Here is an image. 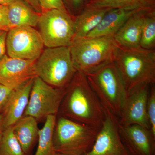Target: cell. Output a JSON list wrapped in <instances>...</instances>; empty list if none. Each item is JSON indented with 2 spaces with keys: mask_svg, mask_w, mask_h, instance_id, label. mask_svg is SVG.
<instances>
[{
  "mask_svg": "<svg viewBox=\"0 0 155 155\" xmlns=\"http://www.w3.org/2000/svg\"><path fill=\"white\" fill-rule=\"evenodd\" d=\"M36 61L5 55L0 59V84L15 90L35 78L37 76Z\"/></svg>",
  "mask_w": 155,
  "mask_h": 155,
  "instance_id": "11",
  "label": "cell"
},
{
  "mask_svg": "<svg viewBox=\"0 0 155 155\" xmlns=\"http://www.w3.org/2000/svg\"><path fill=\"white\" fill-rule=\"evenodd\" d=\"M9 30L8 6L0 5V31Z\"/></svg>",
  "mask_w": 155,
  "mask_h": 155,
  "instance_id": "28",
  "label": "cell"
},
{
  "mask_svg": "<svg viewBox=\"0 0 155 155\" xmlns=\"http://www.w3.org/2000/svg\"><path fill=\"white\" fill-rule=\"evenodd\" d=\"M25 1L34 10L40 14L41 13V9L38 0H25Z\"/></svg>",
  "mask_w": 155,
  "mask_h": 155,
  "instance_id": "30",
  "label": "cell"
},
{
  "mask_svg": "<svg viewBox=\"0 0 155 155\" xmlns=\"http://www.w3.org/2000/svg\"><path fill=\"white\" fill-rule=\"evenodd\" d=\"M62 116L100 129L104 119V107L86 75L77 72L66 89L59 110Z\"/></svg>",
  "mask_w": 155,
  "mask_h": 155,
  "instance_id": "1",
  "label": "cell"
},
{
  "mask_svg": "<svg viewBox=\"0 0 155 155\" xmlns=\"http://www.w3.org/2000/svg\"><path fill=\"white\" fill-rule=\"evenodd\" d=\"M66 89L53 87L37 76L34 79L24 116H31L39 120L56 115L59 111Z\"/></svg>",
  "mask_w": 155,
  "mask_h": 155,
  "instance_id": "8",
  "label": "cell"
},
{
  "mask_svg": "<svg viewBox=\"0 0 155 155\" xmlns=\"http://www.w3.org/2000/svg\"><path fill=\"white\" fill-rule=\"evenodd\" d=\"M44 47L41 35L35 27L22 25L11 28L7 32L6 50L11 58L37 60Z\"/></svg>",
  "mask_w": 155,
  "mask_h": 155,
  "instance_id": "9",
  "label": "cell"
},
{
  "mask_svg": "<svg viewBox=\"0 0 155 155\" xmlns=\"http://www.w3.org/2000/svg\"><path fill=\"white\" fill-rule=\"evenodd\" d=\"M54 155H65L64 154H62L59 153L55 152L54 153Z\"/></svg>",
  "mask_w": 155,
  "mask_h": 155,
  "instance_id": "33",
  "label": "cell"
},
{
  "mask_svg": "<svg viewBox=\"0 0 155 155\" xmlns=\"http://www.w3.org/2000/svg\"><path fill=\"white\" fill-rule=\"evenodd\" d=\"M63 1L68 13L74 18L83 11L87 2V0Z\"/></svg>",
  "mask_w": 155,
  "mask_h": 155,
  "instance_id": "25",
  "label": "cell"
},
{
  "mask_svg": "<svg viewBox=\"0 0 155 155\" xmlns=\"http://www.w3.org/2000/svg\"><path fill=\"white\" fill-rule=\"evenodd\" d=\"M85 7L114 9H155V0H87Z\"/></svg>",
  "mask_w": 155,
  "mask_h": 155,
  "instance_id": "20",
  "label": "cell"
},
{
  "mask_svg": "<svg viewBox=\"0 0 155 155\" xmlns=\"http://www.w3.org/2000/svg\"><path fill=\"white\" fill-rule=\"evenodd\" d=\"M14 131L25 155L30 154L38 138L37 120L30 116L22 117L14 125Z\"/></svg>",
  "mask_w": 155,
  "mask_h": 155,
  "instance_id": "19",
  "label": "cell"
},
{
  "mask_svg": "<svg viewBox=\"0 0 155 155\" xmlns=\"http://www.w3.org/2000/svg\"><path fill=\"white\" fill-rule=\"evenodd\" d=\"M0 155H25L14 134L13 126L3 131L0 139Z\"/></svg>",
  "mask_w": 155,
  "mask_h": 155,
  "instance_id": "22",
  "label": "cell"
},
{
  "mask_svg": "<svg viewBox=\"0 0 155 155\" xmlns=\"http://www.w3.org/2000/svg\"><path fill=\"white\" fill-rule=\"evenodd\" d=\"M110 9L84 7L83 11L74 17L75 33L73 41L86 37L96 28Z\"/></svg>",
  "mask_w": 155,
  "mask_h": 155,
  "instance_id": "18",
  "label": "cell"
},
{
  "mask_svg": "<svg viewBox=\"0 0 155 155\" xmlns=\"http://www.w3.org/2000/svg\"><path fill=\"white\" fill-rule=\"evenodd\" d=\"M38 25L47 48L69 47L73 41L74 18L69 13L55 9L42 11Z\"/></svg>",
  "mask_w": 155,
  "mask_h": 155,
  "instance_id": "7",
  "label": "cell"
},
{
  "mask_svg": "<svg viewBox=\"0 0 155 155\" xmlns=\"http://www.w3.org/2000/svg\"><path fill=\"white\" fill-rule=\"evenodd\" d=\"M17 0H0V5L8 6Z\"/></svg>",
  "mask_w": 155,
  "mask_h": 155,
  "instance_id": "31",
  "label": "cell"
},
{
  "mask_svg": "<svg viewBox=\"0 0 155 155\" xmlns=\"http://www.w3.org/2000/svg\"><path fill=\"white\" fill-rule=\"evenodd\" d=\"M120 136L131 155H155V139L150 130L138 125L119 124Z\"/></svg>",
  "mask_w": 155,
  "mask_h": 155,
  "instance_id": "13",
  "label": "cell"
},
{
  "mask_svg": "<svg viewBox=\"0 0 155 155\" xmlns=\"http://www.w3.org/2000/svg\"><path fill=\"white\" fill-rule=\"evenodd\" d=\"M118 47L114 36L78 39L69 47L74 68L85 75L114 62Z\"/></svg>",
  "mask_w": 155,
  "mask_h": 155,
  "instance_id": "3",
  "label": "cell"
},
{
  "mask_svg": "<svg viewBox=\"0 0 155 155\" xmlns=\"http://www.w3.org/2000/svg\"><path fill=\"white\" fill-rule=\"evenodd\" d=\"M85 75L102 105L119 117L127 92L114 62Z\"/></svg>",
  "mask_w": 155,
  "mask_h": 155,
  "instance_id": "6",
  "label": "cell"
},
{
  "mask_svg": "<svg viewBox=\"0 0 155 155\" xmlns=\"http://www.w3.org/2000/svg\"><path fill=\"white\" fill-rule=\"evenodd\" d=\"M38 1L41 12L55 9L68 13L63 0H38Z\"/></svg>",
  "mask_w": 155,
  "mask_h": 155,
  "instance_id": "26",
  "label": "cell"
},
{
  "mask_svg": "<svg viewBox=\"0 0 155 155\" xmlns=\"http://www.w3.org/2000/svg\"><path fill=\"white\" fill-rule=\"evenodd\" d=\"M140 47L155 50V9L148 12L145 19L140 38Z\"/></svg>",
  "mask_w": 155,
  "mask_h": 155,
  "instance_id": "23",
  "label": "cell"
},
{
  "mask_svg": "<svg viewBox=\"0 0 155 155\" xmlns=\"http://www.w3.org/2000/svg\"><path fill=\"white\" fill-rule=\"evenodd\" d=\"M103 107L104 119L101 127L91 149L84 155H131L120 136L118 117Z\"/></svg>",
  "mask_w": 155,
  "mask_h": 155,
  "instance_id": "10",
  "label": "cell"
},
{
  "mask_svg": "<svg viewBox=\"0 0 155 155\" xmlns=\"http://www.w3.org/2000/svg\"><path fill=\"white\" fill-rule=\"evenodd\" d=\"M155 9H141L134 13L114 36L119 46L125 48L139 47L145 19L148 12Z\"/></svg>",
  "mask_w": 155,
  "mask_h": 155,
  "instance_id": "15",
  "label": "cell"
},
{
  "mask_svg": "<svg viewBox=\"0 0 155 155\" xmlns=\"http://www.w3.org/2000/svg\"><path fill=\"white\" fill-rule=\"evenodd\" d=\"M150 86L141 87L126 95L119 117L120 125L126 126L136 124L150 130L147 115Z\"/></svg>",
  "mask_w": 155,
  "mask_h": 155,
  "instance_id": "12",
  "label": "cell"
},
{
  "mask_svg": "<svg viewBox=\"0 0 155 155\" xmlns=\"http://www.w3.org/2000/svg\"><path fill=\"white\" fill-rule=\"evenodd\" d=\"M38 77L51 86L67 88L77 72L69 47L47 48L36 61Z\"/></svg>",
  "mask_w": 155,
  "mask_h": 155,
  "instance_id": "5",
  "label": "cell"
},
{
  "mask_svg": "<svg viewBox=\"0 0 155 155\" xmlns=\"http://www.w3.org/2000/svg\"><path fill=\"white\" fill-rule=\"evenodd\" d=\"M40 14L24 0H17L8 6L9 30L22 25L36 27Z\"/></svg>",
  "mask_w": 155,
  "mask_h": 155,
  "instance_id": "17",
  "label": "cell"
},
{
  "mask_svg": "<svg viewBox=\"0 0 155 155\" xmlns=\"http://www.w3.org/2000/svg\"><path fill=\"white\" fill-rule=\"evenodd\" d=\"M140 10L141 9L132 8L110 9L104 16L96 28L86 37L114 36L126 20L134 13Z\"/></svg>",
  "mask_w": 155,
  "mask_h": 155,
  "instance_id": "16",
  "label": "cell"
},
{
  "mask_svg": "<svg viewBox=\"0 0 155 155\" xmlns=\"http://www.w3.org/2000/svg\"><path fill=\"white\" fill-rule=\"evenodd\" d=\"M8 31H0V59L6 54V38Z\"/></svg>",
  "mask_w": 155,
  "mask_h": 155,
  "instance_id": "29",
  "label": "cell"
},
{
  "mask_svg": "<svg viewBox=\"0 0 155 155\" xmlns=\"http://www.w3.org/2000/svg\"><path fill=\"white\" fill-rule=\"evenodd\" d=\"M34 79L13 91L2 114L4 129L13 126L22 118L28 105Z\"/></svg>",
  "mask_w": 155,
  "mask_h": 155,
  "instance_id": "14",
  "label": "cell"
},
{
  "mask_svg": "<svg viewBox=\"0 0 155 155\" xmlns=\"http://www.w3.org/2000/svg\"><path fill=\"white\" fill-rule=\"evenodd\" d=\"M3 118L2 114H0V139L1 138L4 130L3 127Z\"/></svg>",
  "mask_w": 155,
  "mask_h": 155,
  "instance_id": "32",
  "label": "cell"
},
{
  "mask_svg": "<svg viewBox=\"0 0 155 155\" xmlns=\"http://www.w3.org/2000/svg\"><path fill=\"white\" fill-rule=\"evenodd\" d=\"M13 91L0 84V114H2Z\"/></svg>",
  "mask_w": 155,
  "mask_h": 155,
  "instance_id": "27",
  "label": "cell"
},
{
  "mask_svg": "<svg viewBox=\"0 0 155 155\" xmlns=\"http://www.w3.org/2000/svg\"><path fill=\"white\" fill-rule=\"evenodd\" d=\"M100 129L61 116L57 120L53 136L55 152L84 155L91 149Z\"/></svg>",
  "mask_w": 155,
  "mask_h": 155,
  "instance_id": "4",
  "label": "cell"
},
{
  "mask_svg": "<svg viewBox=\"0 0 155 155\" xmlns=\"http://www.w3.org/2000/svg\"><path fill=\"white\" fill-rule=\"evenodd\" d=\"M114 63L124 82L127 94L155 84V50L119 45Z\"/></svg>",
  "mask_w": 155,
  "mask_h": 155,
  "instance_id": "2",
  "label": "cell"
},
{
  "mask_svg": "<svg viewBox=\"0 0 155 155\" xmlns=\"http://www.w3.org/2000/svg\"><path fill=\"white\" fill-rule=\"evenodd\" d=\"M57 122L56 115L46 118L43 127L39 130L38 144L35 155H54L53 136Z\"/></svg>",
  "mask_w": 155,
  "mask_h": 155,
  "instance_id": "21",
  "label": "cell"
},
{
  "mask_svg": "<svg viewBox=\"0 0 155 155\" xmlns=\"http://www.w3.org/2000/svg\"><path fill=\"white\" fill-rule=\"evenodd\" d=\"M147 115L150 126V130L155 137V87L150 86L149 94L147 104Z\"/></svg>",
  "mask_w": 155,
  "mask_h": 155,
  "instance_id": "24",
  "label": "cell"
}]
</instances>
